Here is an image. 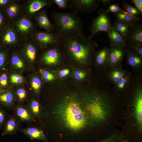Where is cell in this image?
<instances>
[{
    "instance_id": "cell-1",
    "label": "cell",
    "mask_w": 142,
    "mask_h": 142,
    "mask_svg": "<svg viewBox=\"0 0 142 142\" xmlns=\"http://www.w3.org/2000/svg\"><path fill=\"white\" fill-rule=\"evenodd\" d=\"M54 113L61 124L73 132H79L89 125L80 102L75 97L64 99L57 106Z\"/></svg>"
},
{
    "instance_id": "cell-2",
    "label": "cell",
    "mask_w": 142,
    "mask_h": 142,
    "mask_svg": "<svg viewBox=\"0 0 142 142\" xmlns=\"http://www.w3.org/2000/svg\"><path fill=\"white\" fill-rule=\"evenodd\" d=\"M58 44L73 59L83 64L87 63L92 58L98 46L95 41L83 34L59 38Z\"/></svg>"
},
{
    "instance_id": "cell-3",
    "label": "cell",
    "mask_w": 142,
    "mask_h": 142,
    "mask_svg": "<svg viewBox=\"0 0 142 142\" xmlns=\"http://www.w3.org/2000/svg\"><path fill=\"white\" fill-rule=\"evenodd\" d=\"M52 16L55 33L59 38L69 37L83 34L80 18L73 12H54Z\"/></svg>"
},
{
    "instance_id": "cell-4",
    "label": "cell",
    "mask_w": 142,
    "mask_h": 142,
    "mask_svg": "<svg viewBox=\"0 0 142 142\" xmlns=\"http://www.w3.org/2000/svg\"><path fill=\"white\" fill-rule=\"evenodd\" d=\"M80 102L87 117L89 124L94 125L105 121L109 115L110 107L103 96H88Z\"/></svg>"
},
{
    "instance_id": "cell-5",
    "label": "cell",
    "mask_w": 142,
    "mask_h": 142,
    "mask_svg": "<svg viewBox=\"0 0 142 142\" xmlns=\"http://www.w3.org/2000/svg\"><path fill=\"white\" fill-rule=\"evenodd\" d=\"M108 13L104 8L99 10L98 16L94 19L90 26L91 33L88 37L89 38L92 39L100 32L104 31L108 33L112 25Z\"/></svg>"
},
{
    "instance_id": "cell-6",
    "label": "cell",
    "mask_w": 142,
    "mask_h": 142,
    "mask_svg": "<svg viewBox=\"0 0 142 142\" xmlns=\"http://www.w3.org/2000/svg\"><path fill=\"white\" fill-rule=\"evenodd\" d=\"M100 0H70L68 7L76 14L89 13L95 11L98 8Z\"/></svg>"
},
{
    "instance_id": "cell-7",
    "label": "cell",
    "mask_w": 142,
    "mask_h": 142,
    "mask_svg": "<svg viewBox=\"0 0 142 142\" xmlns=\"http://www.w3.org/2000/svg\"><path fill=\"white\" fill-rule=\"evenodd\" d=\"M126 47L116 45L110 46L108 48V68L121 67L125 55Z\"/></svg>"
},
{
    "instance_id": "cell-8",
    "label": "cell",
    "mask_w": 142,
    "mask_h": 142,
    "mask_svg": "<svg viewBox=\"0 0 142 142\" xmlns=\"http://www.w3.org/2000/svg\"><path fill=\"white\" fill-rule=\"evenodd\" d=\"M134 100L135 117L139 130L142 128V90L141 85L138 86Z\"/></svg>"
},
{
    "instance_id": "cell-9",
    "label": "cell",
    "mask_w": 142,
    "mask_h": 142,
    "mask_svg": "<svg viewBox=\"0 0 142 142\" xmlns=\"http://www.w3.org/2000/svg\"><path fill=\"white\" fill-rule=\"evenodd\" d=\"M126 41L129 45H142V25L138 23L131 26Z\"/></svg>"
},
{
    "instance_id": "cell-10",
    "label": "cell",
    "mask_w": 142,
    "mask_h": 142,
    "mask_svg": "<svg viewBox=\"0 0 142 142\" xmlns=\"http://www.w3.org/2000/svg\"><path fill=\"white\" fill-rule=\"evenodd\" d=\"M36 41L41 46L54 45L58 43L59 38L54 33L39 32L36 34Z\"/></svg>"
},
{
    "instance_id": "cell-11",
    "label": "cell",
    "mask_w": 142,
    "mask_h": 142,
    "mask_svg": "<svg viewBox=\"0 0 142 142\" xmlns=\"http://www.w3.org/2000/svg\"><path fill=\"white\" fill-rule=\"evenodd\" d=\"M130 48H126L125 55L127 63L133 69H139L142 66V57L134 50Z\"/></svg>"
},
{
    "instance_id": "cell-12",
    "label": "cell",
    "mask_w": 142,
    "mask_h": 142,
    "mask_svg": "<svg viewBox=\"0 0 142 142\" xmlns=\"http://www.w3.org/2000/svg\"><path fill=\"white\" fill-rule=\"evenodd\" d=\"M58 43L54 47L47 51L44 53L43 59L47 64H52L57 63L60 58Z\"/></svg>"
},
{
    "instance_id": "cell-13",
    "label": "cell",
    "mask_w": 142,
    "mask_h": 142,
    "mask_svg": "<svg viewBox=\"0 0 142 142\" xmlns=\"http://www.w3.org/2000/svg\"><path fill=\"white\" fill-rule=\"evenodd\" d=\"M36 20L39 26L47 32L52 33L54 31L53 24L49 19L45 10H42L38 13Z\"/></svg>"
},
{
    "instance_id": "cell-14",
    "label": "cell",
    "mask_w": 142,
    "mask_h": 142,
    "mask_svg": "<svg viewBox=\"0 0 142 142\" xmlns=\"http://www.w3.org/2000/svg\"><path fill=\"white\" fill-rule=\"evenodd\" d=\"M108 48L105 46L94 54L95 63L100 69L108 67Z\"/></svg>"
},
{
    "instance_id": "cell-15",
    "label": "cell",
    "mask_w": 142,
    "mask_h": 142,
    "mask_svg": "<svg viewBox=\"0 0 142 142\" xmlns=\"http://www.w3.org/2000/svg\"><path fill=\"white\" fill-rule=\"evenodd\" d=\"M107 34L109 38L110 46L116 45L123 47H127L126 41L117 31L113 25Z\"/></svg>"
},
{
    "instance_id": "cell-16",
    "label": "cell",
    "mask_w": 142,
    "mask_h": 142,
    "mask_svg": "<svg viewBox=\"0 0 142 142\" xmlns=\"http://www.w3.org/2000/svg\"><path fill=\"white\" fill-rule=\"evenodd\" d=\"M116 19L132 26L139 23L141 19V17L134 16L125 11L114 13Z\"/></svg>"
},
{
    "instance_id": "cell-17",
    "label": "cell",
    "mask_w": 142,
    "mask_h": 142,
    "mask_svg": "<svg viewBox=\"0 0 142 142\" xmlns=\"http://www.w3.org/2000/svg\"><path fill=\"white\" fill-rule=\"evenodd\" d=\"M52 3L51 1L36 0L31 1L27 8L28 11L30 14L34 13L44 7L50 6Z\"/></svg>"
},
{
    "instance_id": "cell-18",
    "label": "cell",
    "mask_w": 142,
    "mask_h": 142,
    "mask_svg": "<svg viewBox=\"0 0 142 142\" xmlns=\"http://www.w3.org/2000/svg\"><path fill=\"white\" fill-rule=\"evenodd\" d=\"M110 70L108 74L109 79L111 81L115 84L123 77L128 74L121 67L110 68Z\"/></svg>"
},
{
    "instance_id": "cell-19",
    "label": "cell",
    "mask_w": 142,
    "mask_h": 142,
    "mask_svg": "<svg viewBox=\"0 0 142 142\" xmlns=\"http://www.w3.org/2000/svg\"><path fill=\"white\" fill-rule=\"evenodd\" d=\"M113 25L118 33L126 42L131 26L116 19Z\"/></svg>"
},
{
    "instance_id": "cell-20",
    "label": "cell",
    "mask_w": 142,
    "mask_h": 142,
    "mask_svg": "<svg viewBox=\"0 0 142 142\" xmlns=\"http://www.w3.org/2000/svg\"><path fill=\"white\" fill-rule=\"evenodd\" d=\"M23 131L25 134L32 138L48 142L47 139L43 133L37 128H29L24 129Z\"/></svg>"
},
{
    "instance_id": "cell-21",
    "label": "cell",
    "mask_w": 142,
    "mask_h": 142,
    "mask_svg": "<svg viewBox=\"0 0 142 142\" xmlns=\"http://www.w3.org/2000/svg\"><path fill=\"white\" fill-rule=\"evenodd\" d=\"M16 27L18 31L23 34L26 33L31 29L32 24L31 22L26 18L19 19L16 23Z\"/></svg>"
},
{
    "instance_id": "cell-22",
    "label": "cell",
    "mask_w": 142,
    "mask_h": 142,
    "mask_svg": "<svg viewBox=\"0 0 142 142\" xmlns=\"http://www.w3.org/2000/svg\"><path fill=\"white\" fill-rule=\"evenodd\" d=\"M3 41L8 44H13L17 41V36L14 31L12 29H9L6 32L3 37Z\"/></svg>"
},
{
    "instance_id": "cell-23",
    "label": "cell",
    "mask_w": 142,
    "mask_h": 142,
    "mask_svg": "<svg viewBox=\"0 0 142 142\" xmlns=\"http://www.w3.org/2000/svg\"><path fill=\"white\" fill-rule=\"evenodd\" d=\"M13 99V95L10 91L4 92L0 95V102L7 106L12 105Z\"/></svg>"
},
{
    "instance_id": "cell-24",
    "label": "cell",
    "mask_w": 142,
    "mask_h": 142,
    "mask_svg": "<svg viewBox=\"0 0 142 142\" xmlns=\"http://www.w3.org/2000/svg\"><path fill=\"white\" fill-rule=\"evenodd\" d=\"M131 79L130 74H128L122 77L115 84L116 88L120 90H124L129 86Z\"/></svg>"
},
{
    "instance_id": "cell-25",
    "label": "cell",
    "mask_w": 142,
    "mask_h": 142,
    "mask_svg": "<svg viewBox=\"0 0 142 142\" xmlns=\"http://www.w3.org/2000/svg\"><path fill=\"white\" fill-rule=\"evenodd\" d=\"M18 116L22 120L24 121H29L31 118V116L27 110L24 108L19 107L16 111Z\"/></svg>"
},
{
    "instance_id": "cell-26",
    "label": "cell",
    "mask_w": 142,
    "mask_h": 142,
    "mask_svg": "<svg viewBox=\"0 0 142 142\" xmlns=\"http://www.w3.org/2000/svg\"><path fill=\"white\" fill-rule=\"evenodd\" d=\"M25 53L27 57L31 60H34L36 57V50L35 47L31 44L26 47Z\"/></svg>"
},
{
    "instance_id": "cell-27",
    "label": "cell",
    "mask_w": 142,
    "mask_h": 142,
    "mask_svg": "<svg viewBox=\"0 0 142 142\" xmlns=\"http://www.w3.org/2000/svg\"><path fill=\"white\" fill-rule=\"evenodd\" d=\"M123 6L126 12L134 16H139V15L142 14L136 8L129 4L125 1H123Z\"/></svg>"
},
{
    "instance_id": "cell-28",
    "label": "cell",
    "mask_w": 142,
    "mask_h": 142,
    "mask_svg": "<svg viewBox=\"0 0 142 142\" xmlns=\"http://www.w3.org/2000/svg\"><path fill=\"white\" fill-rule=\"evenodd\" d=\"M16 123L14 120L11 119L7 122L5 129L2 134L3 135L12 133L15 130Z\"/></svg>"
},
{
    "instance_id": "cell-29",
    "label": "cell",
    "mask_w": 142,
    "mask_h": 142,
    "mask_svg": "<svg viewBox=\"0 0 142 142\" xmlns=\"http://www.w3.org/2000/svg\"><path fill=\"white\" fill-rule=\"evenodd\" d=\"M19 10V8L17 5L15 4H12L7 8V13L10 17H13L17 15Z\"/></svg>"
},
{
    "instance_id": "cell-30",
    "label": "cell",
    "mask_w": 142,
    "mask_h": 142,
    "mask_svg": "<svg viewBox=\"0 0 142 142\" xmlns=\"http://www.w3.org/2000/svg\"><path fill=\"white\" fill-rule=\"evenodd\" d=\"M30 109L32 113L35 116L38 115L40 112L39 104L38 102L33 100L31 102L30 106Z\"/></svg>"
},
{
    "instance_id": "cell-31",
    "label": "cell",
    "mask_w": 142,
    "mask_h": 142,
    "mask_svg": "<svg viewBox=\"0 0 142 142\" xmlns=\"http://www.w3.org/2000/svg\"><path fill=\"white\" fill-rule=\"evenodd\" d=\"M11 61L12 64L17 68L21 69L24 67V64L23 61L17 55H14L12 57Z\"/></svg>"
},
{
    "instance_id": "cell-32",
    "label": "cell",
    "mask_w": 142,
    "mask_h": 142,
    "mask_svg": "<svg viewBox=\"0 0 142 142\" xmlns=\"http://www.w3.org/2000/svg\"><path fill=\"white\" fill-rule=\"evenodd\" d=\"M70 0H52V3L55 4L59 8L61 9H66L68 7Z\"/></svg>"
},
{
    "instance_id": "cell-33",
    "label": "cell",
    "mask_w": 142,
    "mask_h": 142,
    "mask_svg": "<svg viewBox=\"0 0 142 142\" xmlns=\"http://www.w3.org/2000/svg\"><path fill=\"white\" fill-rule=\"evenodd\" d=\"M122 138V135L114 134L100 142H121Z\"/></svg>"
},
{
    "instance_id": "cell-34",
    "label": "cell",
    "mask_w": 142,
    "mask_h": 142,
    "mask_svg": "<svg viewBox=\"0 0 142 142\" xmlns=\"http://www.w3.org/2000/svg\"><path fill=\"white\" fill-rule=\"evenodd\" d=\"M106 12L108 13L109 12L116 13L119 12L125 11L123 9L120 8L118 4H110L108 8L105 9Z\"/></svg>"
},
{
    "instance_id": "cell-35",
    "label": "cell",
    "mask_w": 142,
    "mask_h": 142,
    "mask_svg": "<svg viewBox=\"0 0 142 142\" xmlns=\"http://www.w3.org/2000/svg\"><path fill=\"white\" fill-rule=\"evenodd\" d=\"M41 83L40 80L38 78H33L31 81V85L34 91L37 93L40 87Z\"/></svg>"
},
{
    "instance_id": "cell-36",
    "label": "cell",
    "mask_w": 142,
    "mask_h": 142,
    "mask_svg": "<svg viewBox=\"0 0 142 142\" xmlns=\"http://www.w3.org/2000/svg\"><path fill=\"white\" fill-rule=\"evenodd\" d=\"M40 73L47 81H52L54 79V75L47 71L41 69Z\"/></svg>"
},
{
    "instance_id": "cell-37",
    "label": "cell",
    "mask_w": 142,
    "mask_h": 142,
    "mask_svg": "<svg viewBox=\"0 0 142 142\" xmlns=\"http://www.w3.org/2000/svg\"><path fill=\"white\" fill-rule=\"evenodd\" d=\"M10 80L12 83L18 84L21 83L23 82V79L21 75L14 74L11 75Z\"/></svg>"
},
{
    "instance_id": "cell-38",
    "label": "cell",
    "mask_w": 142,
    "mask_h": 142,
    "mask_svg": "<svg viewBox=\"0 0 142 142\" xmlns=\"http://www.w3.org/2000/svg\"><path fill=\"white\" fill-rule=\"evenodd\" d=\"M17 94L20 101H22L24 100L26 96V91L23 88H21L18 89Z\"/></svg>"
},
{
    "instance_id": "cell-39",
    "label": "cell",
    "mask_w": 142,
    "mask_h": 142,
    "mask_svg": "<svg viewBox=\"0 0 142 142\" xmlns=\"http://www.w3.org/2000/svg\"><path fill=\"white\" fill-rule=\"evenodd\" d=\"M8 84V77L6 74H3L0 76V85L2 87H6Z\"/></svg>"
},
{
    "instance_id": "cell-40",
    "label": "cell",
    "mask_w": 142,
    "mask_h": 142,
    "mask_svg": "<svg viewBox=\"0 0 142 142\" xmlns=\"http://www.w3.org/2000/svg\"><path fill=\"white\" fill-rule=\"evenodd\" d=\"M131 1L135 5L136 8L142 13V0H132Z\"/></svg>"
},
{
    "instance_id": "cell-41",
    "label": "cell",
    "mask_w": 142,
    "mask_h": 142,
    "mask_svg": "<svg viewBox=\"0 0 142 142\" xmlns=\"http://www.w3.org/2000/svg\"><path fill=\"white\" fill-rule=\"evenodd\" d=\"M128 47L133 49L140 56L142 57V45H128Z\"/></svg>"
},
{
    "instance_id": "cell-42",
    "label": "cell",
    "mask_w": 142,
    "mask_h": 142,
    "mask_svg": "<svg viewBox=\"0 0 142 142\" xmlns=\"http://www.w3.org/2000/svg\"><path fill=\"white\" fill-rule=\"evenodd\" d=\"M6 55L4 53L0 52V68L4 65L6 60Z\"/></svg>"
},
{
    "instance_id": "cell-43",
    "label": "cell",
    "mask_w": 142,
    "mask_h": 142,
    "mask_svg": "<svg viewBox=\"0 0 142 142\" xmlns=\"http://www.w3.org/2000/svg\"><path fill=\"white\" fill-rule=\"evenodd\" d=\"M59 75L61 77H64L70 73V70L68 69H64L59 72Z\"/></svg>"
},
{
    "instance_id": "cell-44",
    "label": "cell",
    "mask_w": 142,
    "mask_h": 142,
    "mask_svg": "<svg viewBox=\"0 0 142 142\" xmlns=\"http://www.w3.org/2000/svg\"><path fill=\"white\" fill-rule=\"evenodd\" d=\"M86 75H82L74 74V77L77 79L78 80H82L85 78Z\"/></svg>"
},
{
    "instance_id": "cell-45",
    "label": "cell",
    "mask_w": 142,
    "mask_h": 142,
    "mask_svg": "<svg viewBox=\"0 0 142 142\" xmlns=\"http://www.w3.org/2000/svg\"><path fill=\"white\" fill-rule=\"evenodd\" d=\"M4 115L2 111L0 109V127L4 120Z\"/></svg>"
},
{
    "instance_id": "cell-46",
    "label": "cell",
    "mask_w": 142,
    "mask_h": 142,
    "mask_svg": "<svg viewBox=\"0 0 142 142\" xmlns=\"http://www.w3.org/2000/svg\"><path fill=\"white\" fill-rule=\"evenodd\" d=\"M103 4L104 6H106L107 4H109L111 2L113 1L112 0H100Z\"/></svg>"
},
{
    "instance_id": "cell-47",
    "label": "cell",
    "mask_w": 142,
    "mask_h": 142,
    "mask_svg": "<svg viewBox=\"0 0 142 142\" xmlns=\"http://www.w3.org/2000/svg\"><path fill=\"white\" fill-rule=\"evenodd\" d=\"M74 74L84 75H86V73L85 72L83 71L80 70H78L75 72Z\"/></svg>"
},
{
    "instance_id": "cell-48",
    "label": "cell",
    "mask_w": 142,
    "mask_h": 142,
    "mask_svg": "<svg viewBox=\"0 0 142 142\" xmlns=\"http://www.w3.org/2000/svg\"><path fill=\"white\" fill-rule=\"evenodd\" d=\"M8 2L7 0H0V4L5 5Z\"/></svg>"
},
{
    "instance_id": "cell-49",
    "label": "cell",
    "mask_w": 142,
    "mask_h": 142,
    "mask_svg": "<svg viewBox=\"0 0 142 142\" xmlns=\"http://www.w3.org/2000/svg\"><path fill=\"white\" fill-rule=\"evenodd\" d=\"M3 17L2 14H0V26H1L3 23Z\"/></svg>"
},
{
    "instance_id": "cell-50",
    "label": "cell",
    "mask_w": 142,
    "mask_h": 142,
    "mask_svg": "<svg viewBox=\"0 0 142 142\" xmlns=\"http://www.w3.org/2000/svg\"><path fill=\"white\" fill-rule=\"evenodd\" d=\"M121 142H129L128 141H123Z\"/></svg>"
},
{
    "instance_id": "cell-51",
    "label": "cell",
    "mask_w": 142,
    "mask_h": 142,
    "mask_svg": "<svg viewBox=\"0 0 142 142\" xmlns=\"http://www.w3.org/2000/svg\"><path fill=\"white\" fill-rule=\"evenodd\" d=\"M1 91L0 90V95L1 94Z\"/></svg>"
}]
</instances>
